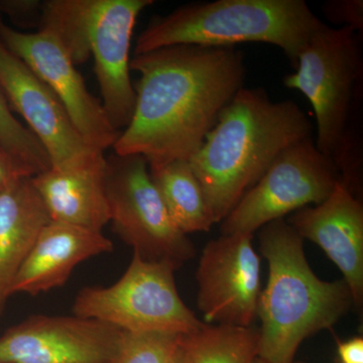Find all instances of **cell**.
I'll return each instance as SVG.
<instances>
[{"mask_svg":"<svg viewBox=\"0 0 363 363\" xmlns=\"http://www.w3.org/2000/svg\"><path fill=\"white\" fill-rule=\"evenodd\" d=\"M50 221L32 177L18 179L0 196V317L16 274Z\"/></svg>","mask_w":363,"mask_h":363,"instance_id":"e0dca14e","label":"cell"},{"mask_svg":"<svg viewBox=\"0 0 363 363\" xmlns=\"http://www.w3.org/2000/svg\"><path fill=\"white\" fill-rule=\"evenodd\" d=\"M105 161L74 171L50 169L32 177V183L44 203L51 221L101 233L109 223L105 183Z\"/></svg>","mask_w":363,"mask_h":363,"instance_id":"2e32d148","label":"cell"},{"mask_svg":"<svg viewBox=\"0 0 363 363\" xmlns=\"http://www.w3.org/2000/svg\"><path fill=\"white\" fill-rule=\"evenodd\" d=\"M0 89L11 111L25 119L28 130L44 147L52 169L74 171L105 161L104 152L83 140L51 88L1 40Z\"/></svg>","mask_w":363,"mask_h":363,"instance_id":"9c48e42d","label":"cell"},{"mask_svg":"<svg viewBox=\"0 0 363 363\" xmlns=\"http://www.w3.org/2000/svg\"><path fill=\"white\" fill-rule=\"evenodd\" d=\"M326 26L304 0H215L156 16L136 38L135 55L176 45H276L297 66L298 54Z\"/></svg>","mask_w":363,"mask_h":363,"instance_id":"5b68a950","label":"cell"},{"mask_svg":"<svg viewBox=\"0 0 363 363\" xmlns=\"http://www.w3.org/2000/svg\"><path fill=\"white\" fill-rule=\"evenodd\" d=\"M152 0H80L86 45L94 59L102 105L114 128H128L135 106L130 80L131 37Z\"/></svg>","mask_w":363,"mask_h":363,"instance_id":"30bf717a","label":"cell"},{"mask_svg":"<svg viewBox=\"0 0 363 363\" xmlns=\"http://www.w3.org/2000/svg\"><path fill=\"white\" fill-rule=\"evenodd\" d=\"M23 177L26 176L0 143V196Z\"/></svg>","mask_w":363,"mask_h":363,"instance_id":"cb8c5ba5","label":"cell"},{"mask_svg":"<svg viewBox=\"0 0 363 363\" xmlns=\"http://www.w3.org/2000/svg\"><path fill=\"white\" fill-rule=\"evenodd\" d=\"M338 354L342 363H363V338L355 337L339 343Z\"/></svg>","mask_w":363,"mask_h":363,"instance_id":"d4e9b609","label":"cell"},{"mask_svg":"<svg viewBox=\"0 0 363 363\" xmlns=\"http://www.w3.org/2000/svg\"><path fill=\"white\" fill-rule=\"evenodd\" d=\"M259 341L252 327L205 324L184 336L183 363H252Z\"/></svg>","mask_w":363,"mask_h":363,"instance_id":"d6986e66","label":"cell"},{"mask_svg":"<svg viewBox=\"0 0 363 363\" xmlns=\"http://www.w3.org/2000/svg\"><path fill=\"white\" fill-rule=\"evenodd\" d=\"M303 240L319 245L343 274L359 309L363 303V205L338 181L323 202L294 212L286 221Z\"/></svg>","mask_w":363,"mask_h":363,"instance_id":"5bb4252c","label":"cell"},{"mask_svg":"<svg viewBox=\"0 0 363 363\" xmlns=\"http://www.w3.org/2000/svg\"><path fill=\"white\" fill-rule=\"evenodd\" d=\"M150 176L167 211L186 235L207 233L215 224L200 182L189 161L176 160L149 166Z\"/></svg>","mask_w":363,"mask_h":363,"instance_id":"ac0fdd59","label":"cell"},{"mask_svg":"<svg viewBox=\"0 0 363 363\" xmlns=\"http://www.w3.org/2000/svg\"><path fill=\"white\" fill-rule=\"evenodd\" d=\"M176 271L173 264L147 262L133 252L130 266L116 284L86 286L78 293L74 315L123 331L192 333L206 323L182 300Z\"/></svg>","mask_w":363,"mask_h":363,"instance_id":"8992f818","label":"cell"},{"mask_svg":"<svg viewBox=\"0 0 363 363\" xmlns=\"http://www.w3.org/2000/svg\"><path fill=\"white\" fill-rule=\"evenodd\" d=\"M252 234L209 241L196 272L197 304L204 323L252 327L262 294L260 257Z\"/></svg>","mask_w":363,"mask_h":363,"instance_id":"8fae6325","label":"cell"},{"mask_svg":"<svg viewBox=\"0 0 363 363\" xmlns=\"http://www.w3.org/2000/svg\"><path fill=\"white\" fill-rule=\"evenodd\" d=\"M339 176L314 138L291 145L220 222L222 235L252 234L272 221L326 200Z\"/></svg>","mask_w":363,"mask_h":363,"instance_id":"ba28073f","label":"cell"},{"mask_svg":"<svg viewBox=\"0 0 363 363\" xmlns=\"http://www.w3.org/2000/svg\"><path fill=\"white\" fill-rule=\"evenodd\" d=\"M259 230L269 278L257 310V357L267 363H294L301 343L338 322L353 305L352 296L343 279L318 278L306 257L304 240L285 219Z\"/></svg>","mask_w":363,"mask_h":363,"instance_id":"277c9868","label":"cell"},{"mask_svg":"<svg viewBox=\"0 0 363 363\" xmlns=\"http://www.w3.org/2000/svg\"><path fill=\"white\" fill-rule=\"evenodd\" d=\"M0 143L26 177L52 168L51 161L35 135L14 117L0 89Z\"/></svg>","mask_w":363,"mask_h":363,"instance_id":"44dd1931","label":"cell"},{"mask_svg":"<svg viewBox=\"0 0 363 363\" xmlns=\"http://www.w3.org/2000/svg\"><path fill=\"white\" fill-rule=\"evenodd\" d=\"M44 1L39 0H0V16L4 14L21 28L39 30Z\"/></svg>","mask_w":363,"mask_h":363,"instance_id":"603a6c76","label":"cell"},{"mask_svg":"<svg viewBox=\"0 0 363 363\" xmlns=\"http://www.w3.org/2000/svg\"><path fill=\"white\" fill-rule=\"evenodd\" d=\"M252 363H267V362H264V360L260 359V358H259V357H257V358H255V360H253ZM294 363H296V362H294Z\"/></svg>","mask_w":363,"mask_h":363,"instance_id":"484cf974","label":"cell"},{"mask_svg":"<svg viewBox=\"0 0 363 363\" xmlns=\"http://www.w3.org/2000/svg\"><path fill=\"white\" fill-rule=\"evenodd\" d=\"M325 18L339 28H350L363 35L362 0H329L322 6Z\"/></svg>","mask_w":363,"mask_h":363,"instance_id":"7402d4cb","label":"cell"},{"mask_svg":"<svg viewBox=\"0 0 363 363\" xmlns=\"http://www.w3.org/2000/svg\"><path fill=\"white\" fill-rule=\"evenodd\" d=\"M130 70L140 74L135 111L114 154L138 155L149 166L190 161L247 78L236 47L169 45L135 55Z\"/></svg>","mask_w":363,"mask_h":363,"instance_id":"6da1fadb","label":"cell"},{"mask_svg":"<svg viewBox=\"0 0 363 363\" xmlns=\"http://www.w3.org/2000/svg\"><path fill=\"white\" fill-rule=\"evenodd\" d=\"M296 69L284 85L308 98L316 118L318 150L332 162L339 181L362 198V35L326 25L303 48Z\"/></svg>","mask_w":363,"mask_h":363,"instance_id":"3957f363","label":"cell"},{"mask_svg":"<svg viewBox=\"0 0 363 363\" xmlns=\"http://www.w3.org/2000/svg\"><path fill=\"white\" fill-rule=\"evenodd\" d=\"M309 117L293 100L262 88L238 91L189 161L215 224L220 223L284 150L313 138Z\"/></svg>","mask_w":363,"mask_h":363,"instance_id":"7a4b0ae2","label":"cell"},{"mask_svg":"<svg viewBox=\"0 0 363 363\" xmlns=\"http://www.w3.org/2000/svg\"><path fill=\"white\" fill-rule=\"evenodd\" d=\"M183 334L121 331L111 363H183Z\"/></svg>","mask_w":363,"mask_h":363,"instance_id":"ffe728a7","label":"cell"},{"mask_svg":"<svg viewBox=\"0 0 363 363\" xmlns=\"http://www.w3.org/2000/svg\"><path fill=\"white\" fill-rule=\"evenodd\" d=\"M0 40L51 88L90 147L101 152L113 147L121 133L112 126L102 102L91 94L68 52L52 33L20 32L7 26L0 16Z\"/></svg>","mask_w":363,"mask_h":363,"instance_id":"7c38bea8","label":"cell"},{"mask_svg":"<svg viewBox=\"0 0 363 363\" xmlns=\"http://www.w3.org/2000/svg\"><path fill=\"white\" fill-rule=\"evenodd\" d=\"M113 243L99 231L50 221L16 274L11 296H38L65 285L72 272L86 259L111 252Z\"/></svg>","mask_w":363,"mask_h":363,"instance_id":"9a60e30c","label":"cell"},{"mask_svg":"<svg viewBox=\"0 0 363 363\" xmlns=\"http://www.w3.org/2000/svg\"><path fill=\"white\" fill-rule=\"evenodd\" d=\"M106 195L112 229L143 259L177 269L195 255L188 235L174 224L138 155L106 157Z\"/></svg>","mask_w":363,"mask_h":363,"instance_id":"52a82bcc","label":"cell"},{"mask_svg":"<svg viewBox=\"0 0 363 363\" xmlns=\"http://www.w3.org/2000/svg\"><path fill=\"white\" fill-rule=\"evenodd\" d=\"M121 331L75 315H35L0 336V363H111Z\"/></svg>","mask_w":363,"mask_h":363,"instance_id":"4fadbf2b","label":"cell"}]
</instances>
